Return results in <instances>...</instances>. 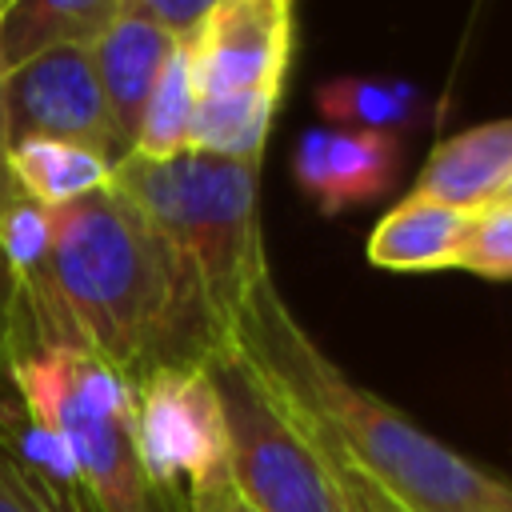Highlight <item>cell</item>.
Wrapping results in <instances>:
<instances>
[{"mask_svg": "<svg viewBox=\"0 0 512 512\" xmlns=\"http://www.w3.org/2000/svg\"><path fill=\"white\" fill-rule=\"evenodd\" d=\"M400 168V136L308 128L292 148V176L324 216L360 208L384 196Z\"/></svg>", "mask_w": 512, "mask_h": 512, "instance_id": "9", "label": "cell"}, {"mask_svg": "<svg viewBox=\"0 0 512 512\" xmlns=\"http://www.w3.org/2000/svg\"><path fill=\"white\" fill-rule=\"evenodd\" d=\"M24 404L64 440L96 512H152L140 444L136 392L84 348H48L12 364Z\"/></svg>", "mask_w": 512, "mask_h": 512, "instance_id": "4", "label": "cell"}, {"mask_svg": "<svg viewBox=\"0 0 512 512\" xmlns=\"http://www.w3.org/2000/svg\"><path fill=\"white\" fill-rule=\"evenodd\" d=\"M292 48V0H216L188 48L196 96H280Z\"/></svg>", "mask_w": 512, "mask_h": 512, "instance_id": "7", "label": "cell"}, {"mask_svg": "<svg viewBox=\"0 0 512 512\" xmlns=\"http://www.w3.org/2000/svg\"><path fill=\"white\" fill-rule=\"evenodd\" d=\"M340 504H344V496H340ZM344 512H352V508H348V504H344Z\"/></svg>", "mask_w": 512, "mask_h": 512, "instance_id": "25", "label": "cell"}, {"mask_svg": "<svg viewBox=\"0 0 512 512\" xmlns=\"http://www.w3.org/2000/svg\"><path fill=\"white\" fill-rule=\"evenodd\" d=\"M112 188L128 196L196 268L208 312L224 340L252 280L268 268L264 228L256 212L260 160H228L184 152L176 160L124 156L112 168Z\"/></svg>", "mask_w": 512, "mask_h": 512, "instance_id": "3", "label": "cell"}, {"mask_svg": "<svg viewBox=\"0 0 512 512\" xmlns=\"http://www.w3.org/2000/svg\"><path fill=\"white\" fill-rule=\"evenodd\" d=\"M4 116L12 144L60 140L120 164L108 104L92 68V48H60L4 76Z\"/></svg>", "mask_w": 512, "mask_h": 512, "instance_id": "8", "label": "cell"}, {"mask_svg": "<svg viewBox=\"0 0 512 512\" xmlns=\"http://www.w3.org/2000/svg\"><path fill=\"white\" fill-rule=\"evenodd\" d=\"M228 512H256V508H252V504H244V496H240V500H236Z\"/></svg>", "mask_w": 512, "mask_h": 512, "instance_id": "23", "label": "cell"}, {"mask_svg": "<svg viewBox=\"0 0 512 512\" xmlns=\"http://www.w3.org/2000/svg\"><path fill=\"white\" fill-rule=\"evenodd\" d=\"M316 112L328 128L348 132H388L412 128L424 112V96L408 80L384 76H336L316 88Z\"/></svg>", "mask_w": 512, "mask_h": 512, "instance_id": "15", "label": "cell"}, {"mask_svg": "<svg viewBox=\"0 0 512 512\" xmlns=\"http://www.w3.org/2000/svg\"><path fill=\"white\" fill-rule=\"evenodd\" d=\"M512 184V116L464 128L432 148L412 192L460 212L492 208Z\"/></svg>", "mask_w": 512, "mask_h": 512, "instance_id": "11", "label": "cell"}, {"mask_svg": "<svg viewBox=\"0 0 512 512\" xmlns=\"http://www.w3.org/2000/svg\"><path fill=\"white\" fill-rule=\"evenodd\" d=\"M52 276L84 352L132 392L168 368H208L232 344L192 260L112 184L48 212Z\"/></svg>", "mask_w": 512, "mask_h": 512, "instance_id": "2", "label": "cell"}, {"mask_svg": "<svg viewBox=\"0 0 512 512\" xmlns=\"http://www.w3.org/2000/svg\"><path fill=\"white\" fill-rule=\"evenodd\" d=\"M172 48L176 44L160 28L140 20L128 8V0H120L116 20L92 44V68H96V80H100V92H104V104H108V120H112V132H116L120 160L136 144L140 116L148 108L152 84H156Z\"/></svg>", "mask_w": 512, "mask_h": 512, "instance_id": "10", "label": "cell"}, {"mask_svg": "<svg viewBox=\"0 0 512 512\" xmlns=\"http://www.w3.org/2000/svg\"><path fill=\"white\" fill-rule=\"evenodd\" d=\"M208 376L224 408L232 476L244 504L256 512H344L312 440L232 348L208 364Z\"/></svg>", "mask_w": 512, "mask_h": 512, "instance_id": "6", "label": "cell"}, {"mask_svg": "<svg viewBox=\"0 0 512 512\" xmlns=\"http://www.w3.org/2000/svg\"><path fill=\"white\" fill-rule=\"evenodd\" d=\"M216 0H128V8L148 20L152 28H160L176 48H192L200 28L208 24Z\"/></svg>", "mask_w": 512, "mask_h": 512, "instance_id": "21", "label": "cell"}, {"mask_svg": "<svg viewBox=\"0 0 512 512\" xmlns=\"http://www.w3.org/2000/svg\"><path fill=\"white\" fill-rule=\"evenodd\" d=\"M232 352L296 424L336 444L404 512H512L508 476L436 440L316 344L284 300L272 264L240 304Z\"/></svg>", "mask_w": 512, "mask_h": 512, "instance_id": "1", "label": "cell"}, {"mask_svg": "<svg viewBox=\"0 0 512 512\" xmlns=\"http://www.w3.org/2000/svg\"><path fill=\"white\" fill-rule=\"evenodd\" d=\"M136 444L152 512H228L240 500L208 368H168L136 388Z\"/></svg>", "mask_w": 512, "mask_h": 512, "instance_id": "5", "label": "cell"}, {"mask_svg": "<svg viewBox=\"0 0 512 512\" xmlns=\"http://www.w3.org/2000/svg\"><path fill=\"white\" fill-rule=\"evenodd\" d=\"M192 108H196V80H192V52L188 48H172L156 84H152V96H148V108L140 116V128H136V144L128 156H140V160H176L188 152V128H192Z\"/></svg>", "mask_w": 512, "mask_h": 512, "instance_id": "17", "label": "cell"}, {"mask_svg": "<svg viewBox=\"0 0 512 512\" xmlns=\"http://www.w3.org/2000/svg\"><path fill=\"white\" fill-rule=\"evenodd\" d=\"M496 204H512V184H508V192H504V196H500Z\"/></svg>", "mask_w": 512, "mask_h": 512, "instance_id": "24", "label": "cell"}, {"mask_svg": "<svg viewBox=\"0 0 512 512\" xmlns=\"http://www.w3.org/2000/svg\"><path fill=\"white\" fill-rule=\"evenodd\" d=\"M116 12L120 0H8L0 16L4 76L60 48H92Z\"/></svg>", "mask_w": 512, "mask_h": 512, "instance_id": "13", "label": "cell"}, {"mask_svg": "<svg viewBox=\"0 0 512 512\" xmlns=\"http://www.w3.org/2000/svg\"><path fill=\"white\" fill-rule=\"evenodd\" d=\"M0 512H72L0 436Z\"/></svg>", "mask_w": 512, "mask_h": 512, "instance_id": "19", "label": "cell"}, {"mask_svg": "<svg viewBox=\"0 0 512 512\" xmlns=\"http://www.w3.org/2000/svg\"><path fill=\"white\" fill-rule=\"evenodd\" d=\"M284 408V404H280ZM300 432L312 440V448L320 452V460H324V468H328V476H332V484H336V492L344 496V504L352 508V512H404L396 500H388L336 444H328V440H320L316 432H308L304 424H300Z\"/></svg>", "mask_w": 512, "mask_h": 512, "instance_id": "20", "label": "cell"}, {"mask_svg": "<svg viewBox=\"0 0 512 512\" xmlns=\"http://www.w3.org/2000/svg\"><path fill=\"white\" fill-rule=\"evenodd\" d=\"M476 212L448 208L424 192H408L368 236L364 256L388 272H440L456 268L460 244Z\"/></svg>", "mask_w": 512, "mask_h": 512, "instance_id": "12", "label": "cell"}, {"mask_svg": "<svg viewBox=\"0 0 512 512\" xmlns=\"http://www.w3.org/2000/svg\"><path fill=\"white\" fill-rule=\"evenodd\" d=\"M112 160L92 148L60 144V140H20L12 144V176L20 192L44 212L76 204L112 184Z\"/></svg>", "mask_w": 512, "mask_h": 512, "instance_id": "14", "label": "cell"}, {"mask_svg": "<svg viewBox=\"0 0 512 512\" xmlns=\"http://www.w3.org/2000/svg\"><path fill=\"white\" fill-rule=\"evenodd\" d=\"M280 96H196L188 152L260 160Z\"/></svg>", "mask_w": 512, "mask_h": 512, "instance_id": "16", "label": "cell"}, {"mask_svg": "<svg viewBox=\"0 0 512 512\" xmlns=\"http://www.w3.org/2000/svg\"><path fill=\"white\" fill-rule=\"evenodd\" d=\"M456 268L484 280H512V204H492L472 216Z\"/></svg>", "mask_w": 512, "mask_h": 512, "instance_id": "18", "label": "cell"}, {"mask_svg": "<svg viewBox=\"0 0 512 512\" xmlns=\"http://www.w3.org/2000/svg\"><path fill=\"white\" fill-rule=\"evenodd\" d=\"M8 0H0V16H4ZM20 184L12 176V136H8V116H4V68H0V224L8 220V212L20 200Z\"/></svg>", "mask_w": 512, "mask_h": 512, "instance_id": "22", "label": "cell"}]
</instances>
